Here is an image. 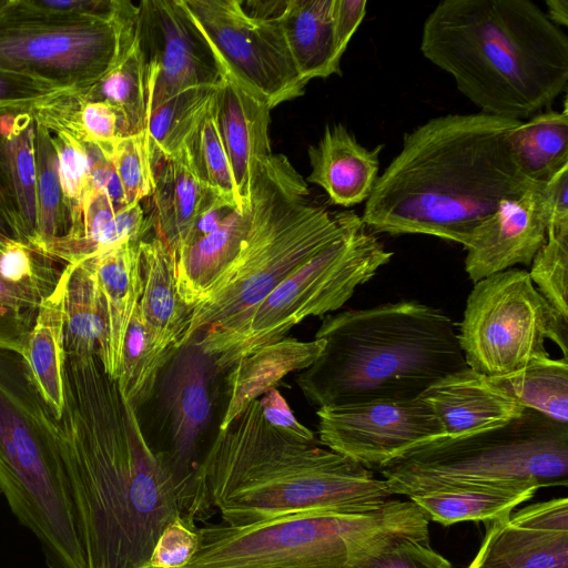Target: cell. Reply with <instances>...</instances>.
Listing matches in <instances>:
<instances>
[{
    "label": "cell",
    "mask_w": 568,
    "mask_h": 568,
    "mask_svg": "<svg viewBox=\"0 0 568 568\" xmlns=\"http://www.w3.org/2000/svg\"><path fill=\"white\" fill-rule=\"evenodd\" d=\"M58 432L85 568H153L159 537L182 517L176 480L98 356H67Z\"/></svg>",
    "instance_id": "1"
},
{
    "label": "cell",
    "mask_w": 568,
    "mask_h": 568,
    "mask_svg": "<svg viewBox=\"0 0 568 568\" xmlns=\"http://www.w3.org/2000/svg\"><path fill=\"white\" fill-rule=\"evenodd\" d=\"M520 122L483 112L447 114L405 133L365 201L364 225L373 233L425 234L467 246L501 201L532 183L510 144Z\"/></svg>",
    "instance_id": "2"
},
{
    "label": "cell",
    "mask_w": 568,
    "mask_h": 568,
    "mask_svg": "<svg viewBox=\"0 0 568 568\" xmlns=\"http://www.w3.org/2000/svg\"><path fill=\"white\" fill-rule=\"evenodd\" d=\"M199 476L213 510L232 526L310 511L373 514L393 496L363 465L273 427L258 399L217 432Z\"/></svg>",
    "instance_id": "3"
},
{
    "label": "cell",
    "mask_w": 568,
    "mask_h": 568,
    "mask_svg": "<svg viewBox=\"0 0 568 568\" xmlns=\"http://www.w3.org/2000/svg\"><path fill=\"white\" fill-rule=\"evenodd\" d=\"M420 51L480 112L529 119L568 84V37L529 0H444Z\"/></svg>",
    "instance_id": "4"
},
{
    "label": "cell",
    "mask_w": 568,
    "mask_h": 568,
    "mask_svg": "<svg viewBox=\"0 0 568 568\" xmlns=\"http://www.w3.org/2000/svg\"><path fill=\"white\" fill-rule=\"evenodd\" d=\"M315 338L324 349L296 383L318 408L419 398L440 378L468 367L455 322L416 301L328 315Z\"/></svg>",
    "instance_id": "5"
},
{
    "label": "cell",
    "mask_w": 568,
    "mask_h": 568,
    "mask_svg": "<svg viewBox=\"0 0 568 568\" xmlns=\"http://www.w3.org/2000/svg\"><path fill=\"white\" fill-rule=\"evenodd\" d=\"M308 194L290 161L273 154L253 183L241 248L193 307L180 346L239 323L288 275L363 223L354 211L331 212L311 203Z\"/></svg>",
    "instance_id": "6"
},
{
    "label": "cell",
    "mask_w": 568,
    "mask_h": 568,
    "mask_svg": "<svg viewBox=\"0 0 568 568\" xmlns=\"http://www.w3.org/2000/svg\"><path fill=\"white\" fill-rule=\"evenodd\" d=\"M0 494L48 568H85L58 419L26 359L0 348Z\"/></svg>",
    "instance_id": "7"
},
{
    "label": "cell",
    "mask_w": 568,
    "mask_h": 568,
    "mask_svg": "<svg viewBox=\"0 0 568 568\" xmlns=\"http://www.w3.org/2000/svg\"><path fill=\"white\" fill-rule=\"evenodd\" d=\"M428 521L410 499H390L365 515L310 511L247 526L205 524L180 568H364L400 537H429Z\"/></svg>",
    "instance_id": "8"
},
{
    "label": "cell",
    "mask_w": 568,
    "mask_h": 568,
    "mask_svg": "<svg viewBox=\"0 0 568 568\" xmlns=\"http://www.w3.org/2000/svg\"><path fill=\"white\" fill-rule=\"evenodd\" d=\"M378 470L393 495L407 497L459 485L565 487L568 424L526 408L504 426L440 437Z\"/></svg>",
    "instance_id": "9"
},
{
    "label": "cell",
    "mask_w": 568,
    "mask_h": 568,
    "mask_svg": "<svg viewBox=\"0 0 568 568\" xmlns=\"http://www.w3.org/2000/svg\"><path fill=\"white\" fill-rule=\"evenodd\" d=\"M392 256L362 223L288 275L239 323L193 338L216 369H230L241 358L284 338L306 317L342 307Z\"/></svg>",
    "instance_id": "10"
},
{
    "label": "cell",
    "mask_w": 568,
    "mask_h": 568,
    "mask_svg": "<svg viewBox=\"0 0 568 568\" xmlns=\"http://www.w3.org/2000/svg\"><path fill=\"white\" fill-rule=\"evenodd\" d=\"M9 1V0H8ZM138 6L121 1L111 16L43 18L0 10V69L59 89H85L131 48Z\"/></svg>",
    "instance_id": "11"
},
{
    "label": "cell",
    "mask_w": 568,
    "mask_h": 568,
    "mask_svg": "<svg viewBox=\"0 0 568 568\" xmlns=\"http://www.w3.org/2000/svg\"><path fill=\"white\" fill-rule=\"evenodd\" d=\"M458 339L469 368L488 377L549 357L547 341L567 357L568 320L534 285L528 271L508 268L474 284Z\"/></svg>",
    "instance_id": "12"
},
{
    "label": "cell",
    "mask_w": 568,
    "mask_h": 568,
    "mask_svg": "<svg viewBox=\"0 0 568 568\" xmlns=\"http://www.w3.org/2000/svg\"><path fill=\"white\" fill-rule=\"evenodd\" d=\"M219 63L273 109L304 94L305 82L286 48L280 17L248 16L241 0H182Z\"/></svg>",
    "instance_id": "13"
},
{
    "label": "cell",
    "mask_w": 568,
    "mask_h": 568,
    "mask_svg": "<svg viewBox=\"0 0 568 568\" xmlns=\"http://www.w3.org/2000/svg\"><path fill=\"white\" fill-rule=\"evenodd\" d=\"M320 443L366 468L379 469L446 436L432 407L415 399H376L317 408Z\"/></svg>",
    "instance_id": "14"
},
{
    "label": "cell",
    "mask_w": 568,
    "mask_h": 568,
    "mask_svg": "<svg viewBox=\"0 0 568 568\" xmlns=\"http://www.w3.org/2000/svg\"><path fill=\"white\" fill-rule=\"evenodd\" d=\"M135 37L146 71L148 116L182 91L222 84L223 67L182 0L141 1Z\"/></svg>",
    "instance_id": "15"
},
{
    "label": "cell",
    "mask_w": 568,
    "mask_h": 568,
    "mask_svg": "<svg viewBox=\"0 0 568 568\" xmlns=\"http://www.w3.org/2000/svg\"><path fill=\"white\" fill-rule=\"evenodd\" d=\"M467 568H568V500L536 503L485 523Z\"/></svg>",
    "instance_id": "16"
},
{
    "label": "cell",
    "mask_w": 568,
    "mask_h": 568,
    "mask_svg": "<svg viewBox=\"0 0 568 568\" xmlns=\"http://www.w3.org/2000/svg\"><path fill=\"white\" fill-rule=\"evenodd\" d=\"M549 211L542 183L532 182L514 199L500 202L497 211L485 220L465 246V271L478 282L489 275L530 265L545 244Z\"/></svg>",
    "instance_id": "17"
},
{
    "label": "cell",
    "mask_w": 568,
    "mask_h": 568,
    "mask_svg": "<svg viewBox=\"0 0 568 568\" xmlns=\"http://www.w3.org/2000/svg\"><path fill=\"white\" fill-rule=\"evenodd\" d=\"M272 108L223 67L215 112L243 211L250 210L253 183L273 155L268 138Z\"/></svg>",
    "instance_id": "18"
},
{
    "label": "cell",
    "mask_w": 568,
    "mask_h": 568,
    "mask_svg": "<svg viewBox=\"0 0 568 568\" xmlns=\"http://www.w3.org/2000/svg\"><path fill=\"white\" fill-rule=\"evenodd\" d=\"M419 398L432 407L449 437L504 426L526 409L490 377L469 367L440 378Z\"/></svg>",
    "instance_id": "19"
},
{
    "label": "cell",
    "mask_w": 568,
    "mask_h": 568,
    "mask_svg": "<svg viewBox=\"0 0 568 568\" xmlns=\"http://www.w3.org/2000/svg\"><path fill=\"white\" fill-rule=\"evenodd\" d=\"M148 197L146 229H152L176 257L185 247L197 217L213 204L223 202L194 174L181 151L152 169Z\"/></svg>",
    "instance_id": "20"
},
{
    "label": "cell",
    "mask_w": 568,
    "mask_h": 568,
    "mask_svg": "<svg viewBox=\"0 0 568 568\" xmlns=\"http://www.w3.org/2000/svg\"><path fill=\"white\" fill-rule=\"evenodd\" d=\"M383 148L363 146L342 123L327 125L320 141L308 146L307 181L322 187L335 205H357L368 199L378 178Z\"/></svg>",
    "instance_id": "21"
},
{
    "label": "cell",
    "mask_w": 568,
    "mask_h": 568,
    "mask_svg": "<svg viewBox=\"0 0 568 568\" xmlns=\"http://www.w3.org/2000/svg\"><path fill=\"white\" fill-rule=\"evenodd\" d=\"M139 242L120 244L87 260L100 292L106 324L99 359L114 381L123 341L143 290Z\"/></svg>",
    "instance_id": "22"
},
{
    "label": "cell",
    "mask_w": 568,
    "mask_h": 568,
    "mask_svg": "<svg viewBox=\"0 0 568 568\" xmlns=\"http://www.w3.org/2000/svg\"><path fill=\"white\" fill-rule=\"evenodd\" d=\"M324 345L320 338L303 342L285 336L237 361L226 376L227 402L219 430L236 419L251 402L275 388L283 377L310 367Z\"/></svg>",
    "instance_id": "23"
},
{
    "label": "cell",
    "mask_w": 568,
    "mask_h": 568,
    "mask_svg": "<svg viewBox=\"0 0 568 568\" xmlns=\"http://www.w3.org/2000/svg\"><path fill=\"white\" fill-rule=\"evenodd\" d=\"M143 282L139 310L155 341L165 347H180L193 308L176 287V254L156 235L139 242Z\"/></svg>",
    "instance_id": "24"
},
{
    "label": "cell",
    "mask_w": 568,
    "mask_h": 568,
    "mask_svg": "<svg viewBox=\"0 0 568 568\" xmlns=\"http://www.w3.org/2000/svg\"><path fill=\"white\" fill-rule=\"evenodd\" d=\"M146 231L145 213L140 203L115 211L103 191L89 190L83 201L80 232L57 237L45 254L65 264H78L120 244L138 242Z\"/></svg>",
    "instance_id": "25"
},
{
    "label": "cell",
    "mask_w": 568,
    "mask_h": 568,
    "mask_svg": "<svg viewBox=\"0 0 568 568\" xmlns=\"http://www.w3.org/2000/svg\"><path fill=\"white\" fill-rule=\"evenodd\" d=\"M0 181L17 205L21 242L37 241L36 122L23 109H0Z\"/></svg>",
    "instance_id": "26"
},
{
    "label": "cell",
    "mask_w": 568,
    "mask_h": 568,
    "mask_svg": "<svg viewBox=\"0 0 568 568\" xmlns=\"http://www.w3.org/2000/svg\"><path fill=\"white\" fill-rule=\"evenodd\" d=\"M67 265L54 291L37 311L28 333L26 359L38 390L59 419L64 407L67 352L64 345V293Z\"/></svg>",
    "instance_id": "27"
},
{
    "label": "cell",
    "mask_w": 568,
    "mask_h": 568,
    "mask_svg": "<svg viewBox=\"0 0 568 568\" xmlns=\"http://www.w3.org/2000/svg\"><path fill=\"white\" fill-rule=\"evenodd\" d=\"M334 0H287L278 21L298 74L305 82L341 74L333 30Z\"/></svg>",
    "instance_id": "28"
},
{
    "label": "cell",
    "mask_w": 568,
    "mask_h": 568,
    "mask_svg": "<svg viewBox=\"0 0 568 568\" xmlns=\"http://www.w3.org/2000/svg\"><path fill=\"white\" fill-rule=\"evenodd\" d=\"M250 210H232L213 232L191 242L176 257V287L190 307L200 303L239 253Z\"/></svg>",
    "instance_id": "29"
},
{
    "label": "cell",
    "mask_w": 568,
    "mask_h": 568,
    "mask_svg": "<svg viewBox=\"0 0 568 568\" xmlns=\"http://www.w3.org/2000/svg\"><path fill=\"white\" fill-rule=\"evenodd\" d=\"M537 487L509 485H459L409 497L428 520L449 526L459 521L488 523L509 516L531 499Z\"/></svg>",
    "instance_id": "30"
},
{
    "label": "cell",
    "mask_w": 568,
    "mask_h": 568,
    "mask_svg": "<svg viewBox=\"0 0 568 568\" xmlns=\"http://www.w3.org/2000/svg\"><path fill=\"white\" fill-rule=\"evenodd\" d=\"M510 144L524 176L544 183L568 165V105L547 110L521 121L510 134Z\"/></svg>",
    "instance_id": "31"
},
{
    "label": "cell",
    "mask_w": 568,
    "mask_h": 568,
    "mask_svg": "<svg viewBox=\"0 0 568 568\" xmlns=\"http://www.w3.org/2000/svg\"><path fill=\"white\" fill-rule=\"evenodd\" d=\"M64 345L67 356H98L105 338V315L88 261L65 264Z\"/></svg>",
    "instance_id": "32"
},
{
    "label": "cell",
    "mask_w": 568,
    "mask_h": 568,
    "mask_svg": "<svg viewBox=\"0 0 568 568\" xmlns=\"http://www.w3.org/2000/svg\"><path fill=\"white\" fill-rule=\"evenodd\" d=\"M90 101L108 103L119 119L120 136L144 132L148 122V82L136 37L121 60L95 84L83 89Z\"/></svg>",
    "instance_id": "33"
},
{
    "label": "cell",
    "mask_w": 568,
    "mask_h": 568,
    "mask_svg": "<svg viewBox=\"0 0 568 568\" xmlns=\"http://www.w3.org/2000/svg\"><path fill=\"white\" fill-rule=\"evenodd\" d=\"M176 349L162 346L155 341L138 306L123 341L115 378L122 398L136 410L148 402Z\"/></svg>",
    "instance_id": "34"
},
{
    "label": "cell",
    "mask_w": 568,
    "mask_h": 568,
    "mask_svg": "<svg viewBox=\"0 0 568 568\" xmlns=\"http://www.w3.org/2000/svg\"><path fill=\"white\" fill-rule=\"evenodd\" d=\"M490 379L525 408L568 424V359L549 356Z\"/></svg>",
    "instance_id": "35"
},
{
    "label": "cell",
    "mask_w": 568,
    "mask_h": 568,
    "mask_svg": "<svg viewBox=\"0 0 568 568\" xmlns=\"http://www.w3.org/2000/svg\"><path fill=\"white\" fill-rule=\"evenodd\" d=\"M219 88H193L164 101L148 116L144 130L152 169L174 156L211 104Z\"/></svg>",
    "instance_id": "36"
},
{
    "label": "cell",
    "mask_w": 568,
    "mask_h": 568,
    "mask_svg": "<svg viewBox=\"0 0 568 568\" xmlns=\"http://www.w3.org/2000/svg\"><path fill=\"white\" fill-rule=\"evenodd\" d=\"M180 151L200 181L229 206L243 212L217 124L215 95Z\"/></svg>",
    "instance_id": "37"
},
{
    "label": "cell",
    "mask_w": 568,
    "mask_h": 568,
    "mask_svg": "<svg viewBox=\"0 0 568 568\" xmlns=\"http://www.w3.org/2000/svg\"><path fill=\"white\" fill-rule=\"evenodd\" d=\"M36 197L37 241L34 250L44 253L53 240L64 235L70 227L58 172V156L52 134L36 123Z\"/></svg>",
    "instance_id": "38"
},
{
    "label": "cell",
    "mask_w": 568,
    "mask_h": 568,
    "mask_svg": "<svg viewBox=\"0 0 568 568\" xmlns=\"http://www.w3.org/2000/svg\"><path fill=\"white\" fill-rule=\"evenodd\" d=\"M57 260L26 243L9 241L0 248V277L38 306L55 288L62 270Z\"/></svg>",
    "instance_id": "39"
},
{
    "label": "cell",
    "mask_w": 568,
    "mask_h": 568,
    "mask_svg": "<svg viewBox=\"0 0 568 568\" xmlns=\"http://www.w3.org/2000/svg\"><path fill=\"white\" fill-rule=\"evenodd\" d=\"M58 156V172L70 227L64 235H77L82 226L83 201L89 184V159L83 142L71 134L51 132ZM63 236V235H62Z\"/></svg>",
    "instance_id": "40"
},
{
    "label": "cell",
    "mask_w": 568,
    "mask_h": 568,
    "mask_svg": "<svg viewBox=\"0 0 568 568\" xmlns=\"http://www.w3.org/2000/svg\"><path fill=\"white\" fill-rule=\"evenodd\" d=\"M529 276L548 303L568 320V226L549 229L534 256Z\"/></svg>",
    "instance_id": "41"
},
{
    "label": "cell",
    "mask_w": 568,
    "mask_h": 568,
    "mask_svg": "<svg viewBox=\"0 0 568 568\" xmlns=\"http://www.w3.org/2000/svg\"><path fill=\"white\" fill-rule=\"evenodd\" d=\"M112 161L122 183L126 204L140 203L152 189L145 133L120 136L114 145Z\"/></svg>",
    "instance_id": "42"
},
{
    "label": "cell",
    "mask_w": 568,
    "mask_h": 568,
    "mask_svg": "<svg viewBox=\"0 0 568 568\" xmlns=\"http://www.w3.org/2000/svg\"><path fill=\"white\" fill-rule=\"evenodd\" d=\"M364 568H454L429 545V537L405 536L373 554Z\"/></svg>",
    "instance_id": "43"
},
{
    "label": "cell",
    "mask_w": 568,
    "mask_h": 568,
    "mask_svg": "<svg viewBox=\"0 0 568 568\" xmlns=\"http://www.w3.org/2000/svg\"><path fill=\"white\" fill-rule=\"evenodd\" d=\"M120 0H9V10L43 18L105 17L113 14Z\"/></svg>",
    "instance_id": "44"
},
{
    "label": "cell",
    "mask_w": 568,
    "mask_h": 568,
    "mask_svg": "<svg viewBox=\"0 0 568 568\" xmlns=\"http://www.w3.org/2000/svg\"><path fill=\"white\" fill-rule=\"evenodd\" d=\"M197 544L199 527L179 517L159 537L150 564L153 568L183 567L195 554Z\"/></svg>",
    "instance_id": "45"
},
{
    "label": "cell",
    "mask_w": 568,
    "mask_h": 568,
    "mask_svg": "<svg viewBox=\"0 0 568 568\" xmlns=\"http://www.w3.org/2000/svg\"><path fill=\"white\" fill-rule=\"evenodd\" d=\"M40 79L0 69V109H23L34 101L60 91Z\"/></svg>",
    "instance_id": "46"
},
{
    "label": "cell",
    "mask_w": 568,
    "mask_h": 568,
    "mask_svg": "<svg viewBox=\"0 0 568 568\" xmlns=\"http://www.w3.org/2000/svg\"><path fill=\"white\" fill-rule=\"evenodd\" d=\"M89 159V190H101L115 211L126 204L125 193L115 171L112 156L92 143H84ZM87 191V192H88Z\"/></svg>",
    "instance_id": "47"
},
{
    "label": "cell",
    "mask_w": 568,
    "mask_h": 568,
    "mask_svg": "<svg viewBox=\"0 0 568 568\" xmlns=\"http://www.w3.org/2000/svg\"><path fill=\"white\" fill-rule=\"evenodd\" d=\"M258 402L265 419L273 427L302 442H317L313 432L296 419L287 402L276 387L265 393Z\"/></svg>",
    "instance_id": "48"
},
{
    "label": "cell",
    "mask_w": 568,
    "mask_h": 568,
    "mask_svg": "<svg viewBox=\"0 0 568 568\" xmlns=\"http://www.w3.org/2000/svg\"><path fill=\"white\" fill-rule=\"evenodd\" d=\"M366 0H334V43L339 60L366 14Z\"/></svg>",
    "instance_id": "49"
},
{
    "label": "cell",
    "mask_w": 568,
    "mask_h": 568,
    "mask_svg": "<svg viewBox=\"0 0 568 568\" xmlns=\"http://www.w3.org/2000/svg\"><path fill=\"white\" fill-rule=\"evenodd\" d=\"M549 211V229L568 226V165L542 183Z\"/></svg>",
    "instance_id": "50"
},
{
    "label": "cell",
    "mask_w": 568,
    "mask_h": 568,
    "mask_svg": "<svg viewBox=\"0 0 568 568\" xmlns=\"http://www.w3.org/2000/svg\"><path fill=\"white\" fill-rule=\"evenodd\" d=\"M32 324L21 315L0 306V348L22 356Z\"/></svg>",
    "instance_id": "51"
},
{
    "label": "cell",
    "mask_w": 568,
    "mask_h": 568,
    "mask_svg": "<svg viewBox=\"0 0 568 568\" xmlns=\"http://www.w3.org/2000/svg\"><path fill=\"white\" fill-rule=\"evenodd\" d=\"M0 306L8 308L33 323L39 306L21 291L0 277Z\"/></svg>",
    "instance_id": "52"
},
{
    "label": "cell",
    "mask_w": 568,
    "mask_h": 568,
    "mask_svg": "<svg viewBox=\"0 0 568 568\" xmlns=\"http://www.w3.org/2000/svg\"><path fill=\"white\" fill-rule=\"evenodd\" d=\"M232 210L236 209L221 201L205 210L195 221L185 247L194 240L215 231Z\"/></svg>",
    "instance_id": "53"
},
{
    "label": "cell",
    "mask_w": 568,
    "mask_h": 568,
    "mask_svg": "<svg viewBox=\"0 0 568 568\" xmlns=\"http://www.w3.org/2000/svg\"><path fill=\"white\" fill-rule=\"evenodd\" d=\"M547 18L557 27L568 26V0H546Z\"/></svg>",
    "instance_id": "54"
},
{
    "label": "cell",
    "mask_w": 568,
    "mask_h": 568,
    "mask_svg": "<svg viewBox=\"0 0 568 568\" xmlns=\"http://www.w3.org/2000/svg\"><path fill=\"white\" fill-rule=\"evenodd\" d=\"M12 240L17 241L16 235L0 210V243L6 244Z\"/></svg>",
    "instance_id": "55"
},
{
    "label": "cell",
    "mask_w": 568,
    "mask_h": 568,
    "mask_svg": "<svg viewBox=\"0 0 568 568\" xmlns=\"http://www.w3.org/2000/svg\"><path fill=\"white\" fill-rule=\"evenodd\" d=\"M8 0H0V10L7 4Z\"/></svg>",
    "instance_id": "56"
},
{
    "label": "cell",
    "mask_w": 568,
    "mask_h": 568,
    "mask_svg": "<svg viewBox=\"0 0 568 568\" xmlns=\"http://www.w3.org/2000/svg\"><path fill=\"white\" fill-rule=\"evenodd\" d=\"M3 246H4V244H1V243H0V248H1V247H3Z\"/></svg>",
    "instance_id": "57"
}]
</instances>
